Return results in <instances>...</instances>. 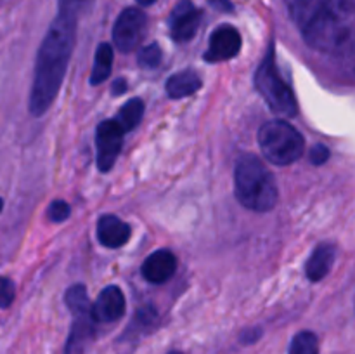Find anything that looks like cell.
Instances as JSON below:
<instances>
[{
    "mask_svg": "<svg viewBox=\"0 0 355 354\" xmlns=\"http://www.w3.org/2000/svg\"><path fill=\"white\" fill-rule=\"evenodd\" d=\"M148 28V17L137 7H128L118 16L113 26L114 45L121 52H132L144 38Z\"/></svg>",
    "mask_w": 355,
    "mask_h": 354,
    "instance_id": "8992f818",
    "label": "cell"
},
{
    "mask_svg": "<svg viewBox=\"0 0 355 354\" xmlns=\"http://www.w3.org/2000/svg\"><path fill=\"white\" fill-rule=\"evenodd\" d=\"M125 297L114 285L106 287L92 304V318L96 323H113L123 316Z\"/></svg>",
    "mask_w": 355,
    "mask_h": 354,
    "instance_id": "30bf717a",
    "label": "cell"
},
{
    "mask_svg": "<svg viewBox=\"0 0 355 354\" xmlns=\"http://www.w3.org/2000/svg\"><path fill=\"white\" fill-rule=\"evenodd\" d=\"M236 196L253 212H269L277 203V186L272 172L255 155H243L234 170Z\"/></svg>",
    "mask_w": 355,
    "mask_h": 354,
    "instance_id": "7a4b0ae2",
    "label": "cell"
},
{
    "mask_svg": "<svg viewBox=\"0 0 355 354\" xmlns=\"http://www.w3.org/2000/svg\"><path fill=\"white\" fill-rule=\"evenodd\" d=\"M291 19L300 30L324 14H355V0H284Z\"/></svg>",
    "mask_w": 355,
    "mask_h": 354,
    "instance_id": "5b68a950",
    "label": "cell"
},
{
    "mask_svg": "<svg viewBox=\"0 0 355 354\" xmlns=\"http://www.w3.org/2000/svg\"><path fill=\"white\" fill-rule=\"evenodd\" d=\"M162 62V49L158 44H149L139 54V65L142 68H156Z\"/></svg>",
    "mask_w": 355,
    "mask_h": 354,
    "instance_id": "ffe728a7",
    "label": "cell"
},
{
    "mask_svg": "<svg viewBox=\"0 0 355 354\" xmlns=\"http://www.w3.org/2000/svg\"><path fill=\"white\" fill-rule=\"evenodd\" d=\"M168 354H182V353H179V351H172V353H168Z\"/></svg>",
    "mask_w": 355,
    "mask_h": 354,
    "instance_id": "f546056e",
    "label": "cell"
},
{
    "mask_svg": "<svg viewBox=\"0 0 355 354\" xmlns=\"http://www.w3.org/2000/svg\"><path fill=\"white\" fill-rule=\"evenodd\" d=\"M125 89H127V83H125V80H116V83H114L113 90H114V96H120V94L125 92Z\"/></svg>",
    "mask_w": 355,
    "mask_h": 354,
    "instance_id": "4316f807",
    "label": "cell"
},
{
    "mask_svg": "<svg viewBox=\"0 0 355 354\" xmlns=\"http://www.w3.org/2000/svg\"><path fill=\"white\" fill-rule=\"evenodd\" d=\"M177 257L170 250H156L142 264V276L149 283H165L175 274Z\"/></svg>",
    "mask_w": 355,
    "mask_h": 354,
    "instance_id": "7c38bea8",
    "label": "cell"
},
{
    "mask_svg": "<svg viewBox=\"0 0 355 354\" xmlns=\"http://www.w3.org/2000/svg\"><path fill=\"white\" fill-rule=\"evenodd\" d=\"M329 158V149L324 144H315L311 149V162L314 165H322V163L328 162Z\"/></svg>",
    "mask_w": 355,
    "mask_h": 354,
    "instance_id": "d4e9b609",
    "label": "cell"
},
{
    "mask_svg": "<svg viewBox=\"0 0 355 354\" xmlns=\"http://www.w3.org/2000/svg\"><path fill=\"white\" fill-rule=\"evenodd\" d=\"M201 89V78L193 69H184V71L175 73L166 82V92L172 99H180L187 97Z\"/></svg>",
    "mask_w": 355,
    "mask_h": 354,
    "instance_id": "9a60e30c",
    "label": "cell"
},
{
    "mask_svg": "<svg viewBox=\"0 0 355 354\" xmlns=\"http://www.w3.org/2000/svg\"><path fill=\"white\" fill-rule=\"evenodd\" d=\"M142 115H144V103L139 97H134L121 106L114 120L123 128V132H128L137 127L139 121L142 120Z\"/></svg>",
    "mask_w": 355,
    "mask_h": 354,
    "instance_id": "e0dca14e",
    "label": "cell"
},
{
    "mask_svg": "<svg viewBox=\"0 0 355 354\" xmlns=\"http://www.w3.org/2000/svg\"><path fill=\"white\" fill-rule=\"evenodd\" d=\"M123 128L116 120H104L97 125L96 144H97V165L103 172L113 169L118 155L123 144Z\"/></svg>",
    "mask_w": 355,
    "mask_h": 354,
    "instance_id": "52a82bcc",
    "label": "cell"
},
{
    "mask_svg": "<svg viewBox=\"0 0 355 354\" xmlns=\"http://www.w3.org/2000/svg\"><path fill=\"white\" fill-rule=\"evenodd\" d=\"M139 3H141V6H151V3H155L156 0H137Z\"/></svg>",
    "mask_w": 355,
    "mask_h": 354,
    "instance_id": "83f0119b",
    "label": "cell"
},
{
    "mask_svg": "<svg viewBox=\"0 0 355 354\" xmlns=\"http://www.w3.org/2000/svg\"><path fill=\"white\" fill-rule=\"evenodd\" d=\"M14 297H16V287L12 280L0 276V307H9L14 302Z\"/></svg>",
    "mask_w": 355,
    "mask_h": 354,
    "instance_id": "603a6c76",
    "label": "cell"
},
{
    "mask_svg": "<svg viewBox=\"0 0 355 354\" xmlns=\"http://www.w3.org/2000/svg\"><path fill=\"white\" fill-rule=\"evenodd\" d=\"M2 207H3V201H2V198H0V212H2Z\"/></svg>",
    "mask_w": 355,
    "mask_h": 354,
    "instance_id": "f1b7e54d",
    "label": "cell"
},
{
    "mask_svg": "<svg viewBox=\"0 0 355 354\" xmlns=\"http://www.w3.org/2000/svg\"><path fill=\"white\" fill-rule=\"evenodd\" d=\"M336 248L331 243H322L318 248L312 252L309 257L307 264H305V274L311 281H321L326 278V274L331 271L333 262H335Z\"/></svg>",
    "mask_w": 355,
    "mask_h": 354,
    "instance_id": "5bb4252c",
    "label": "cell"
},
{
    "mask_svg": "<svg viewBox=\"0 0 355 354\" xmlns=\"http://www.w3.org/2000/svg\"><path fill=\"white\" fill-rule=\"evenodd\" d=\"M111 65H113V49L110 44H101L96 51L94 68L90 73V83L99 85L111 75Z\"/></svg>",
    "mask_w": 355,
    "mask_h": 354,
    "instance_id": "2e32d148",
    "label": "cell"
},
{
    "mask_svg": "<svg viewBox=\"0 0 355 354\" xmlns=\"http://www.w3.org/2000/svg\"><path fill=\"white\" fill-rule=\"evenodd\" d=\"M290 354H319V342L315 333H297L290 344Z\"/></svg>",
    "mask_w": 355,
    "mask_h": 354,
    "instance_id": "ac0fdd59",
    "label": "cell"
},
{
    "mask_svg": "<svg viewBox=\"0 0 355 354\" xmlns=\"http://www.w3.org/2000/svg\"><path fill=\"white\" fill-rule=\"evenodd\" d=\"M239 51H241V35L236 28L225 24L211 33L205 59L210 62L227 61V59L236 58Z\"/></svg>",
    "mask_w": 355,
    "mask_h": 354,
    "instance_id": "9c48e42d",
    "label": "cell"
},
{
    "mask_svg": "<svg viewBox=\"0 0 355 354\" xmlns=\"http://www.w3.org/2000/svg\"><path fill=\"white\" fill-rule=\"evenodd\" d=\"M76 21V16L59 12L42 40L30 94V111L35 117H42L51 108L61 89L75 49Z\"/></svg>",
    "mask_w": 355,
    "mask_h": 354,
    "instance_id": "6da1fadb",
    "label": "cell"
},
{
    "mask_svg": "<svg viewBox=\"0 0 355 354\" xmlns=\"http://www.w3.org/2000/svg\"><path fill=\"white\" fill-rule=\"evenodd\" d=\"M255 87L274 113L290 118L297 115V99L277 71L272 49L267 52L266 59L257 69Z\"/></svg>",
    "mask_w": 355,
    "mask_h": 354,
    "instance_id": "277c9868",
    "label": "cell"
},
{
    "mask_svg": "<svg viewBox=\"0 0 355 354\" xmlns=\"http://www.w3.org/2000/svg\"><path fill=\"white\" fill-rule=\"evenodd\" d=\"M97 238L107 248H118L130 238V226L116 215H103L97 222Z\"/></svg>",
    "mask_w": 355,
    "mask_h": 354,
    "instance_id": "4fadbf2b",
    "label": "cell"
},
{
    "mask_svg": "<svg viewBox=\"0 0 355 354\" xmlns=\"http://www.w3.org/2000/svg\"><path fill=\"white\" fill-rule=\"evenodd\" d=\"M211 7H215L220 12H231L232 10V3L229 0H208Z\"/></svg>",
    "mask_w": 355,
    "mask_h": 354,
    "instance_id": "484cf974",
    "label": "cell"
},
{
    "mask_svg": "<svg viewBox=\"0 0 355 354\" xmlns=\"http://www.w3.org/2000/svg\"><path fill=\"white\" fill-rule=\"evenodd\" d=\"M94 0H59V12L71 14L78 17L80 14L92 7Z\"/></svg>",
    "mask_w": 355,
    "mask_h": 354,
    "instance_id": "44dd1931",
    "label": "cell"
},
{
    "mask_svg": "<svg viewBox=\"0 0 355 354\" xmlns=\"http://www.w3.org/2000/svg\"><path fill=\"white\" fill-rule=\"evenodd\" d=\"M71 314L75 319H73L71 333L66 342L64 354H83L94 337V323L96 321L92 318V307L71 312Z\"/></svg>",
    "mask_w": 355,
    "mask_h": 354,
    "instance_id": "8fae6325",
    "label": "cell"
},
{
    "mask_svg": "<svg viewBox=\"0 0 355 354\" xmlns=\"http://www.w3.org/2000/svg\"><path fill=\"white\" fill-rule=\"evenodd\" d=\"M340 56H342L343 66H345L347 71L355 76V37L350 40V44L340 52Z\"/></svg>",
    "mask_w": 355,
    "mask_h": 354,
    "instance_id": "cb8c5ba5",
    "label": "cell"
},
{
    "mask_svg": "<svg viewBox=\"0 0 355 354\" xmlns=\"http://www.w3.org/2000/svg\"><path fill=\"white\" fill-rule=\"evenodd\" d=\"M66 305L71 312L83 311V309H90L92 304L89 301V295L83 285H73L68 292H66Z\"/></svg>",
    "mask_w": 355,
    "mask_h": 354,
    "instance_id": "d6986e66",
    "label": "cell"
},
{
    "mask_svg": "<svg viewBox=\"0 0 355 354\" xmlns=\"http://www.w3.org/2000/svg\"><path fill=\"white\" fill-rule=\"evenodd\" d=\"M259 146L270 163L290 165L304 155L305 141L290 121L270 120L260 127Z\"/></svg>",
    "mask_w": 355,
    "mask_h": 354,
    "instance_id": "3957f363",
    "label": "cell"
},
{
    "mask_svg": "<svg viewBox=\"0 0 355 354\" xmlns=\"http://www.w3.org/2000/svg\"><path fill=\"white\" fill-rule=\"evenodd\" d=\"M71 214V208L66 203L64 200H55L49 205L47 208V217L51 219L52 222H62L69 217Z\"/></svg>",
    "mask_w": 355,
    "mask_h": 354,
    "instance_id": "7402d4cb",
    "label": "cell"
},
{
    "mask_svg": "<svg viewBox=\"0 0 355 354\" xmlns=\"http://www.w3.org/2000/svg\"><path fill=\"white\" fill-rule=\"evenodd\" d=\"M201 10L189 0H182L170 14V33L175 42H187L198 33L201 24Z\"/></svg>",
    "mask_w": 355,
    "mask_h": 354,
    "instance_id": "ba28073f",
    "label": "cell"
}]
</instances>
